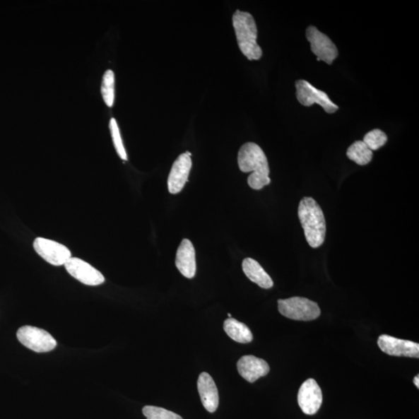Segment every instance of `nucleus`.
<instances>
[{
	"mask_svg": "<svg viewBox=\"0 0 419 419\" xmlns=\"http://www.w3.org/2000/svg\"><path fill=\"white\" fill-rule=\"evenodd\" d=\"M362 141L365 142L371 151H375V150L381 148L386 143L387 136L383 131L374 129L368 132Z\"/></svg>",
	"mask_w": 419,
	"mask_h": 419,
	"instance_id": "nucleus-20",
	"label": "nucleus"
},
{
	"mask_svg": "<svg viewBox=\"0 0 419 419\" xmlns=\"http://www.w3.org/2000/svg\"><path fill=\"white\" fill-rule=\"evenodd\" d=\"M197 389L205 409L211 413L216 412L219 405L218 391L209 374L203 372L200 374L197 381Z\"/></svg>",
	"mask_w": 419,
	"mask_h": 419,
	"instance_id": "nucleus-14",
	"label": "nucleus"
},
{
	"mask_svg": "<svg viewBox=\"0 0 419 419\" xmlns=\"http://www.w3.org/2000/svg\"><path fill=\"white\" fill-rule=\"evenodd\" d=\"M242 270L247 278L260 288L270 289L273 286V281L264 268L255 259L247 258L243 260Z\"/></svg>",
	"mask_w": 419,
	"mask_h": 419,
	"instance_id": "nucleus-16",
	"label": "nucleus"
},
{
	"mask_svg": "<svg viewBox=\"0 0 419 419\" xmlns=\"http://www.w3.org/2000/svg\"><path fill=\"white\" fill-rule=\"evenodd\" d=\"M378 346L384 353L394 357L411 358H419L418 343L409 340L400 339L389 335H382L378 338Z\"/></svg>",
	"mask_w": 419,
	"mask_h": 419,
	"instance_id": "nucleus-11",
	"label": "nucleus"
},
{
	"mask_svg": "<svg viewBox=\"0 0 419 419\" xmlns=\"http://www.w3.org/2000/svg\"><path fill=\"white\" fill-rule=\"evenodd\" d=\"M33 247L39 256L54 266H65L72 258V252L64 244L54 240L38 237L35 240Z\"/></svg>",
	"mask_w": 419,
	"mask_h": 419,
	"instance_id": "nucleus-7",
	"label": "nucleus"
},
{
	"mask_svg": "<svg viewBox=\"0 0 419 419\" xmlns=\"http://www.w3.org/2000/svg\"><path fill=\"white\" fill-rule=\"evenodd\" d=\"M306 37L311 44L312 52L318 57L317 60L325 61L328 65L333 64L338 51L331 39L314 26L307 28Z\"/></svg>",
	"mask_w": 419,
	"mask_h": 419,
	"instance_id": "nucleus-8",
	"label": "nucleus"
},
{
	"mask_svg": "<svg viewBox=\"0 0 419 419\" xmlns=\"http://www.w3.org/2000/svg\"><path fill=\"white\" fill-rule=\"evenodd\" d=\"M414 384L416 386L417 389H419V376L417 375L414 378Z\"/></svg>",
	"mask_w": 419,
	"mask_h": 419,
	"instance_id": "nucleus-23",
	"label": "nucleus"
},
{
	"mask_svg": "<svg viewBox=\"0 0 419 419\" xmlns=\"http://www.w3.org/2000/svg\"><path fill=\"white\" fill-rule=\"evenodd\" d=\"M176 266L182 275L188 279L194 278L196 270V252L193 243L184 240L179 244L176 257Z\"/></svg>",
	"mask_w": 419,
	"mask_h": 419,
	"instance_id": "nucleus-15",
	"label": "nucleus"
},
{
	"mask_svg": "<svg viewBox=\"0 0 419 419\" xmlns=\"http://www.w3.org/2000/svg\"><path fill=\"white\" fill-rule=\"evenodd\" d=\"M298 218L307 243L312 248H319L326 235V219L319 204L312 197H304L299 204Z\"/></svg>",
	"mask_w": 419,
	"mask_h": 419,
	"instance_id": "nucleus-2",
	"label": "nucleus"
},
{
	"mask_svg": "<svg viewBox=\"0 0 419 419\" xmlns=\"http://www.w3.org/2000/svg\"><path fill=\"white\" fill-rule=\"evenodd\" d=\"M228 318L229 319L232 318V314H228Z\"/></svg>",
	"mask_w": 419,
	"mask_h": 419,
	"instance_id": "nucleus-24",
	"label": "nucleus"
},
{
	"mask_svg": "<svg viewBox=\"0 0 419 419\" xmlns=\"http://www.w3.org/2000/svg\"><path fill=\"white\" fill-rule=\"evenodd\" d=\"M240 374L249 383H254L260 377L270 372V366L263 359L254 355H244L237 363Z\"/></svg>",
	"mask_w": 419,
	"mask_h": 419,
	"instance_id": "nucleus-13",
	"label": "nucleus"
},
{
	"mask_svg": "<svg viewBox=\"0 0 419 419\" xmlns=\"http://www.w3.org/2000/svg\"><path fill=\"white\" fill-rule=\"evenodd\" d=\"M322 392L314 379H308L300 387L297 394L298 405L302 412L313 415L319 412L322 404Z\"/></svg>",
	"mask_w": 419,
	"mask_h": 419,
	"instance_id": "nucleus-10",
	"label": "nucleus"
},
{
	"mask_svg": "<svg viewBox=\"0 0 419 419\" xmlns=\"http://www.w3.org/2000/svg\"><path fill=\"white\" fill-rule=\"evenodd\" d=\"M110 133H112L113 143L117 155L120 156L122 160L125 161L128 160V155H126V153L123 144L119 126H118L117 121L114 119V118H112V120L110 122Z\"/></svg>",
	"mask_w": 419,
	"mask_h": 419,
	"instance_id": "nucleus-21",
	"label": "nucleus"
},
{
	"mask_svg": "<svg viewBox=\"0 0 419 419\" xmlns=\"http://www.w3.org/2000/svg\"><path fill=\"white\" fill-rule=\"evenodd\" d=\"M101 93L107 106L112 107L115 98V76L112 70H107L102 77Z\"/></svg>",
	"mask_w": 419,
	"mask_h": 419,
	"instance_id": "nucleus-19",
	"label": "nucleus"
},
{
	"mask_svg": "<svg viewBox=\"0 0 419 419\" xmlns=\"http://www.w3.org/2000/svg\"><path fill=\"white\" fill-rule=\"evenodd\" d=\"M232 23L240 49L249 60H259L263 51L257 44V27L252 16L247 12L237 11Z\"/></svg>",
	"mask_w": 419,
	"mask_h": 419,
	"instance_id": "nucleus-3",
	"label": "nucleus"
},
{
	"mask_svg": "<svg viewBox=\"0 0 419 419\" xmlns=\"http://www.w3.org/2000/svg\"><path fill=\"white\" fill-rule=\"evenodd\" d=\"M20 343L36 353H47L57 346V340L45 330L33 326L21 327L17 334Z\"/></svg>",
	"mask_w": 419,
	"mask_h": 419,
	"instance_id": "nucleus-5",
	"label": "nucleus"
},
{
	"mask_svg": "<svg viewBox=\"0 0 419 419\" xmlns=\"http://www.w3.org/2000/svg\"><path fill=\"white\" fill-rule=\"evenodd\" d=\"M67 272L76 280L87 286H99L105 278L96 268L76 257L70 258L65 265Z\"/></svg>",
	"mask_w": 419,
	"mask_h": 419,
	"instance_id": "nucleus-9",
	"label": "nucleus"
},
{
	"mask_svg": "<svg viewBox=\"0 0 419 419\" xmlns=\"http://www.w3.org/2000/svg\"><path fill=\"white\" fill-rule=\"evenodd\" d=\"M296 96L300 105L311 107L314 104L320 105L328 114L337 112L338 107L331 101L327 93L316 89L311 83L304 80L296 82Z\"/></svg>",
	"mask_w": 419,
	"mask_h": 419,
	"instance_id": "nucleus-6",
	"label": "nucleus"
},
{
	"mask_svg": "<svg viewBox=\"0 0 419 419\" xmlns=\"http://www.w3.org/2000/svg\"><path fill=\"white\" fill-rule=\"evenodd\" d=\"M238 163L242 172H252L248 178V184L252 189L259 191L271 184L267 158L258 145L253 142L244 144L239 152Z\"/></svg>",
	"mask_w": 419,
	"mask_h": 419,
	"instance_id": "nucleus-1",
	"label": "nucleus"
},
{
	"mask_svg": "<svg viewBox=\"0 0 419 419\" xmlns=\"http://www.w3.org/2000/svg\"><path fill=\"white\" fill-rule=\"evenodd\" d=\"M224 330L237 343H249L252 341L253 335L249 327L235 319L230 318L225 321Z\"/></svg>",
	"mask_w": 419,
	"mask_h": 419,
	"instance_id": "nucleus-17",
	"label": "nucleus"
},
{
	"mask_svg": "<svg viewBox=\"0 0 419 419\" xmlns=\"http://www.w3.org/2000/svg\"><path fill=\"white\" fill-rule=\"evenodd\" d=\"M278 310L286 318L296 321H312L321 314L317 303L300 297L279 300Z\"/></svg>",
	"mask_w": 419,
	"mask_h": 419,
	"instance_id": "nucleus-4",
	"label": "nucleus"
},
{
	"mask_svg": "<svg viewBox=\"0 0 419 419\" xmlns=\"http://www.w3.org/2000/svg\"><path fill=\"white\" fill-rule=\"evenodd\" d=\"M191 154L180 155L174 162L168 178V189L172 194L181 192L187 183L189 172L192 168Z\"/></svg>",
	"mask_w": 419,
	"mask_h": 419,
	"instance_id": "nucleus-12",
	"label": "nucleus"
},
{
	"mask_svg": "<svg viewBox=\"0 0 419 419\" xmlns=\"http://www.w3.org/2000/svg\"><path fill=\"white\" fill-rule=\"evenodd\" d=\"M142 413L147 419H184L171 411L155 406H146Z\"/></svg>",
	"mask_w": 419,
	"mask_h": 419,
	"instance_id": "nucleus-22",
	"label": "nucleus"
},
{
	"mask_svg": "<svg viewBox=\"0 0 419 419\" xmlns=\"http://www.w3.org/2000/svg\"><path fill=\"white\" fill-rule=\"evenodd\" d=\"M349 159L360 165H367L373 159V151L362 141L354 142L347 150Z\"/></svg>",
	"mask_w": 419,
	"mask_h": 419,
	"instance_id": "nucleus-18",
	"label": "nucleus"
}]
</instances>
